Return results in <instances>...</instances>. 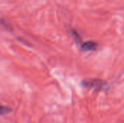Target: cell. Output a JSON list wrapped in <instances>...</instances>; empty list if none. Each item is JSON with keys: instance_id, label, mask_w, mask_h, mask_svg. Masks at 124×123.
<instances>
[{"instance_id": "3", "label": "cell", "mask_w": 124, "mask_h": 123, "mask_svg": "<svg viewBox=\"0 0 124 123\" xmlns=\"http://www.w3.org/2000/svg\"><path fill=\"white\" fill-rule=\"evenodd\" d=\"M11 112V109L7 107H4V106H1V115H6L9 112Z\"/></svg>"}, {"instance_id": "1", "label": "cell", "mask_w": 124, "mask_h": 123, "mask_svg": "<svg viewBox=\"0 0 124 123\" xmlns=\"http://www.w3.org/2000/svg\"><path fill=\"white\" fill-rule=\"evenodd\" d=\"M105 83L102 80H94V79H91V80H86L83 81V85L85 87H91L92 88H96V89H101L105 86Z\"/></svg>"}, {"instance_id": "2", "label": "cell", "mask_w": 124, "mask_h": 123, "mask_svg": "<svg viewBox=\"0 0 124 123\" xmlns=\"http://www.w3.org/2000/svg\"><path fill=\"white\" fill-rule=\"evenodd\" d=\"M81 48L84 51H95L98 48V43L93 41H89L82 43L81 45Z\"/></svg>"}]
</instances>
